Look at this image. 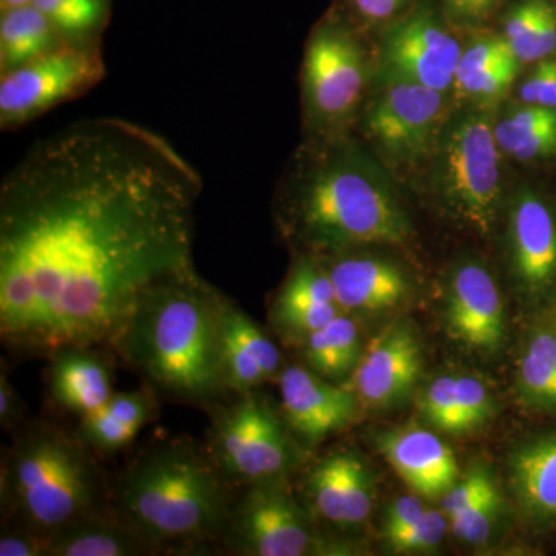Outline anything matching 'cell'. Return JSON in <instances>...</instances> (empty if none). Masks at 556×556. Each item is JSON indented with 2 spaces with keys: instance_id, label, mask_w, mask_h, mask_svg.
Masks as SVG:
<instances>
[{
  "instance_id": "6da1fadb",
  "label": "cell",
  "mask_w": 556,
  "mask_h": 556,
  "mask_svg": "<svg viewBox=\"0 0 556 556\" xmlns=\"http://www.w3.org/2000/svg\"><path fill=\"white\" fill-rule=\"evenodd\" d=\"M203 179L169 139L100 116L39 139L0 185V340L16 358L105 348L195 273Z\"/></svg>"
},
{
  "instance_id": "7a4b0ae2",
  "label": "cell",
  "mask_w": 556,
  "mask_h": 556,
  "mask_svg": "<svg viewBox=\"0 0 556 556\" xmlns=\"http://www.w3.org/2000/svg\"><path fill=\"white\" fill-rule=\"evenodd\" d=\"M237 489L204 442L156 438L110 475V507L155 555L222 554Z\"/></svg>"
},
{
  "instance_id": "3957f363",
  "label": "cell",
  "mask_w": 556,
  "mask_h": 556,
  "mask_svg": "<svg viewBox=\"0 0 556 556\" xmlns=\"http://www.w3.org/2000/svg\"><path fill=\"white\" fill-rule=\"evenodd\" d=\"M277 200L281 236L300 255L329 258L369 244H402L412 226L393 193L342 135L314 138Z\"/></svg>"
},
{
  "instance_id": "277c9868",
  "label": "cell",
  "mask_w": 556,
  "mask_h": 556,
  "mask_svg": "<svg viewBox=\"0 0 556 556\" xmlns=\"http://www.w3.org/2000/svg\"><path fill=\"white\" fill-rule=\"evenodd\" d=\"M225 294L199 273L152 289L110 343L160 399L203 409L225 401L222 325Z\"/></svg>"
},
{
  "instance_id": "5b68a950",
  "label": "cell",
  "mask_w": 556,
  "mask_h": 556,
  "mask_svg": "<svg viewBox=\"0 0 556 556\" xmlns=\"http://www.w3.org/2000/svg\"><path fill=\"white\" fill-rule=\"evenodd\" d=\"M3 526L40 535L110 507V473L76 430L28 419L11 433L0 467Z\"/></svg>"
},
{
  "instance_id": "8992f818",
  "label": "cell",
  "mask_w": 556,
  "mask_h": 556,
  "mask_svg": "<svg viewBox=\"0 0 556 556\" xmlns=\"http://www.w3.org/2000/svg\"><path fill=\"white\" fill-rule=\"evenodd\" d=\"M206 412L204 444L230 484L289 481L300 464L299 441L273 399L258 388L230 394Z\"/></svg>"
},
{
  "instance_id": "52a82bcc",
  "label": "cell",
  "mask_w": 556,
  "mask_h": 556,
  "mask_svg": "<svg viewBox=\"0 0 556 556\" xmlns=\"http://www.w3.org/2000/svg\"><path fill=\"white\" fill-rule=\"evenodd\" d=\"M367 79L357 36L342 17L329 14L311 33L302 67L305 119L316 138L342 135L354 115Z\"/></svg>"
},
{
  "instance_id": "ba28073f",
  "label": "cell",
  "mask_w": 556,
  "mask_h": 556,
  "mask_svg": "<svg viewBox=\"0 0 556 556\" xmlns=\"http://www.w3.org/2000/svg\"><path fill=\"white\" fill-rule=\"evenodd\" d=\"M495 126L471 113L445 130L438 159V186L453 217L481 236L495 228L501 199Z\"/></svg>"
},
{
  "instance_id": "9c48e42d",
  "label": "cell",
  "mask_w": 556,
  "mask_h": 556,
  "mask_svg": "<svg viewBox=\"0 0 556 556\" xmlns=\"http://www.w3.org/2000/svg\"><path fill=\"white\" fill-rule=\"evenodd\" d=\"M313 517L289 481L239 486L223 536L222 554L303 556L327 551Z\"/></svg>"
},
{
  "instance_id": "30bf717a",
  "label": "cell",
  "mask_w": 556,
  "mask_h": 556,
  "mask_svg": "<svg viewBox=\"0 0 556 556\" xmlns=\"http://www.w3.org/2000/svg\"><path fill=\"white\" fill-rule=\"evenodd\" d=\"M108 75L101 42H64L21 67L2 73L0 127L20 129L65 102L78 100Z\"/></svg>"
},
{
  "instance_id": "8fae6325",
  "label": "cell",
  "mask_w": 556,
  "mask_h": 556,
  "mask_svg": "<svg viewBox=\"0 0 556 556\" xmlns=\"http://www.w3.org/2000/svg\"><path fill=\"white\" fill-rule=\"evenodd\" d=\"M460 43L430 7L419 5L393 22L382 42L390 83H413L438 91L455 86Z\"/></svg>"
},
{
  "instance_id": "7c38bea8",
  "label": "cell",
  "mask_w": 556,
  "mask_h": 556,
  "mask_svg": "<svg viewBox=\"0 0 556 556\" xmlns=\"http://www.w3.org/2000/svg\"><path fill=\"white\" fill-rule=\"evenodd\" d=\"M444 108L442 91L394 80L369 104L364 127L388 159L405 163L426 153Z\"/></svg>"
},
{
  "instance_id": "4fadbf2b",
  "label": "cell",
  "mask_w": 556,
  "mask_h": 556,
  "mask_svg": "<svg viewBox=\"0 0 556 556\" xmlns=\"http://www.w3.org/2000/svg\"><path fill=\"white\" fill-rule=\"evenodd\" d=\"M281 402L288 427L306 447L353 426L361 402L351 388L321 378L308 367L289 365L278 376Z\"/></svg>"
},
{
  "instance_id": "5bb4252c",
  "label": "cell",
  "mask_w": 556,
  "mask_h": 556,
  "mask_svg": "<svg viewBox=\"0 0 556 556\" xmlns=\"http://www.w3.org/2000/svg\"><path fill=\"white\" fill-rule=\"evenodd\" d=\"M302 489L311 517L336 529H353L371 515L375 482L353 450L334 448L318 457L306 471Z\"/></svg>"
},
{
  "instance_id": "9a60e30c",
  "label": "cell",
  "mask_w": 556,
  "mask_h": 556,
  "mask_svg": "<svg viewBox=\"0 0 556 556\" xmlns=\"http://www.w3.org/2000/svg\"><path fill=\"white\" fill-rule=\"evenodd\" d=\"M422 371V350L407 321H394L372 339L351 378L362 407L390 408L412 393Z\"/></svg>"
},
{
  "instance_id": "2e32d148",
  "label": "cell",
  "mask_w": 556,
  "mask_h": 556,
  "mask_svg": "<svg viewBox=\"0 0 556 556\" xmlns=\"http://www.w3.org/2000/svg\"><path fill=\"white\" fill-rule=\"evenodd\" d=\"M445 317L453 338L473 350L492 353L506 339L500 289L492 274L478 263H466L453 274Z\"/></svg>"
},
{
  "instance_id": "e0dca14e",
  "label": "cell",
  "mask_w": 556,
  "mask_h": 556,
  "mask_svg": "<svg viewBox=\"0 0 556 556\" xmlns=\"http://www.w3.org/2000/svg\"><path fill=\"white\" fill-rule=\"evenodd\" d=\"M340 313L343 311L325 263L299 255L270 305V324L278 334L302 343Z\"/></svg>"
},
{
  "instance_id": "ac0fdd59",
  "label": "cell",
  "mask_w": 556,
  "mask_h": 556,
  "mask_svg": "<svg viewBox=\"0 0 556 556\" xmlns=\"http://www.w3.org/2000/svg\"><path fill=\"white\" fill-rule=\"evenodd\" d=\"M219 325L223 368L229 396L258 390L270 379L280 376L283 371L280 350L265 329L228 295L223 298Z\"/></svg>"
},
{
  "instance_id": "d6986e66",
  "label": "cell",
  "mask_w": 556,
  "mask_h": 556,
  "mask_svg": "<svg viewBox=\"0 0 556 556\" xmlns=\"http://www.w3.org/2000/svg\"><path fill=\"white\" fill-rule=\"evenodd\" d=\"M105 348H67L47 358V396L60 412L89 416L116 393L112 358Z\"/></svg>"
},
{
  "instance_id": "ffe728a7",
  "label": "cell",
  "mask_w": 556,
  "mask_h": 556,
  "mask_svg": "<svg viewBox=\"0 0 556 556\" xmlns=\"http://www.w3.org/2000/svg\"><path fill=\"white\" fill-rule=\"evenodd\" d=\"M515 274L526 292L541 295L556 280V217L530 190H522L510 212Z\"/></svg>"
},
{
  "instance_id": "44dd1931",
  "label": "cell",
  "mask_w": 556,
  "mask_h": 556,
  "mask_svg": "<svg viewBox=\"0 0 556 556\" xmlns=\"http://www.w3.org/2000/svg\"><path fill=\"white\" fill-rule=\"evenodd\" d=\"M379 450L399 477L424 497L444 496L459 479L452 450L437 434L408 427L378 438Z\"/></svg>"
},
{
  "instance_id": "7402d4cb",
  "label": "cell",
  "mask_w": 556,
  "mask_h": 556,
  "mask_svg": "<svg viewBox=\"0 0 556 556\" xmlns=\"http://www.w3.org/2000/svg\"><path fill=\"white\" fill-rule=\"evenodd\" d=\"M320 260L327 266L343 313H382L408 298L407 277L393 263L350 252Z\"/></svg>"
},
{
  "instance_id": "603a6c76",
  "label": "cell",
  "mask_w": 556,
  "mask_h": 556,
  "mask_svg": "<svg viewBox=\"0 0 556 556\" xmlns=\"http://www.w3.org/2000/svg\"><path fill=\"white\" fill-rule=\"evenodd\" d=\"M160 396L146 383L135 391L115 393L104 407L80 417L79 438L102 460L130 447L142 428L159 415Z\"/></svg>"
},
{
  "instance_id": "cb8c5ba5",
  "label": "cell",
  "mask_w": 556,
  "mask_h": 556,
  "mask_svg": "<svg viewBox=\"0 0 556 556\" xmlns=\"http://www.w3.org/2000/svg\"><path fill=\"white\" fill-rule=\"evenodd\" d=\"M508 481L521 514L532 525L556 522V434L527 442L511 453Z\"/></svg>"
},
{
  "instance_id": "d4e9b609",
  "label": "cell",
  "mask_w": 556,
  "mask_h": 556,
  "mask_svg": "<svg viewBox=\"0 0 556 556\" xmlns=\"http://www.w3.org/2000/svg\"><path fill=\"white\" fill-rule=\"evenodd\" d=\"M50 556H148L152 547L112 510L78 519L51 533Z\"/></svg>"
},
{
  "instance_id": "484cf974",
  "label": "cell",
  "mask_w": 556,
  "mask_h": 556,
  "mask_svg": "<svg viewBox=\"0 0 556 556\" xmlns=\"http://www.w3.org/2000/svg\"><path fill=\"white\" fill-rule=\"evenodd\" d=\"M519 64L503 36H484L463 50L455 87L471 100H500L517 78Z\"/></svg>"
},
{
  "instance_id": "4316f807",
  "label": "cell",
  "mask_w": 556,
  "mask_h": 556,
  "mask_svg": "<svg viewBox=\"0 0 556 556\" xmlns=\"http://www.w3.org/2000/svg\"><path fill=\"white\" fill-rule=\"evenodd\" d=\"M64 42L67 40L35 3L3 10L0 17V73L21 67Z\"/></svg>"
},
{
  "instance_id": "83f0119b",
  "label": "cell",
  "mask_w": 556,
  "mask_h": 556,
  "mask_svg": "<svg viewBox=\"0 0 556 556\" xmlns=\"http://www.w3.org/2000/svg\"><path fill=\"white\" fill-rule=\"evenodd\" d=\"M518 388L529 407L556 413V313L544 314L530 332Z\"/></svg>"
},
{
  "instance_id": "f1b7e54d",
  "label": "cell",
  "mask_w": 556,
  "mask_h": 556,
  "mask_svg": "<svg viewBox=\"0 0 556 556\" xmlns=\"http://www.w3.org/2000/svg\"><path fill=\"white\" fill-rule=\"evenodd\" d=\"M300 345L305 367L331 382L353 375L362 357L361 332L356 320L348 313H340Z\"/></svg>"
},
{
  "instance_id": "f546056e",
  "label": "cell",
  "mask_w": 556,
  "mask_h": 556,
  "mask_svg": "<svg viewBox=\"0 0 556 556\" xmlns=\"http://www.w3.org/2000/svg\"><path fill=\"white\" fill-rule=\"evenodd\" d=\"M503 38L521 64L547 60L556 50V10L547 0H521L508 11Z\"/></svg>"
},
{
  "instance_id": "4dcf8cb0",
  "label": "cell",
  "mask_w": 556,
  "mask_h": 556,
  "mask_svg": "<svg viewBox=\"0 0 556 556\" xmlns=\"http://www.w3.org/2000/svg\"><path fill=\"white\" fill-rule=\"evenodd\" d=\"M501 152L519 161L543 159L556 152V109L527 105L495 126Z\"/></svg>"
},
{
  "instance_id": "1f68e13d",
  "label": "cell",
  "mask_w": 556,
  "mask_h": 556,
  "mask_svg": "<svg viewBox=\"0 0 556 556\" xmlns=\"http://www.w3.org/2000/svg\"><path fill=\"white\" fill-rule=\"evenodd\" d=\"M67 42H101L113 0H33Z\"/></svg>"
},
{
  "instance_id": "d6a6232c",
  "label": "cell",
  "mask_w": 556,
  "mask_h": 556,
  "mask_svg": "<svg viewBox=\"0 0 556 556\" xmlns=\"http://www.w3.org/2000/svg\"><path fill=\"white\" fill-rule=\"evenodd\" d=\"M420 413L427 422L445 433H463L459 402H457L456 376L434 379L420 397Z\"/></svg>"
},
{
  "instance_id": "836d02e7",
  "label": "cell",
  "mask_w": 556,
  "mask_h": 556,
  "mask_svg": "<svg viewBox=\"0 0 556 556\" xmlns=\"http://www.w3.org/2000/svg\"><path fill=\"white\" fill-rule=\"evenodd\" d=\"M501 511L500 490L490 493L478 503L471 504L466 510L448 518L453 533L464 543L484 544L495 529Z\"/></svg>"
},
{
  "instance_id": "e575fe53",
  "label": "cell",
  "mask_w": 556,
  "mask_h": 556,
  "mask_svg": "<svg viewBox=\"0 0 556 556\" xmlns=\"http://www.w3.org/2000/svg\"><path fill=\"white\" fill-rule=\"evenodd\" d=\"M447 518L444 511L426 508L415 525L401 535L387 541V546L396 554H427L444 541Z\"/></svg>"
},
{
  "instance_id": "d590c367",
  "label": "cell",
  "mask_w": 556,
  "mask_h": 556,
  "mask_svg": "<svg viewBox=\"0 0 556 556\" xmlns=\"http://www.w3.org/2000/svg\"><path fill=\"white\" fill-rule=\"evenodd\" d=\"M497 486L490 471L482 466L470 468L463 478L459 477L455 485L442 496V511L448 518L455 517L459 511L466 510L471 504L496 492Z\"/></svg>"
},
{
  "instance_id": "8d00e7d4",
  "label": "cell",
  "mask_w": 556,
  "mask_h": 556,
  "mask_svg": "<svg viewBox=\"0 0 556 556\" xmlns=\"http://www.w3.org/2000/svg\"><path fill=\"white\" fill-rule=\"evenodd\" d=\"M456 390L463 433L481 427L493 413L492 396L484 383L471 376H456Z\"/></svg>"
},
{
  "instance_id": "74e56055",
  "label": "cell",
  "mask_w": 556,
  "mask_h": 556,
  "mask_svg": "<svg viewBox=\"0 0 556 556\" xmlns=\"http://www.w3.org/2000/svg\"><path fill=\"white\" fill-rule=\"evenodd\" d=\"M519 98L527 105L556 109V60L540 61L519 89Z\"/></svg>"
},
{
  "instance_id": "f35d334b",
  "label": "cell",
  "mask_w": 556,
  "mask_h": 556,
  "mask_svg": "<svg viewBox=\"0 0 556 556\" xmlns=\"http://www.w3.org/2000/svg\"><path fill=\"white\" fill-rule=\"evenodd\" d=\"M0 556H50L49 536L20 527L3 526Z\"/></svg>"
},
{
  "instance_id": "ab89813d",
  "label": "cell",
  "mask_w": 556,
  "mask_h": 556,
  "mask_svg": "<svg viewBox=\"0 0 556 556\" xmlns=\"http://www.w3.org/2000/svg\"><path fill=\"white\" fill-rule=\"evenodd\" d=\"M27 405L11 383L5 362L0 367V427L7 433H13L27 422Z\"/></svg>"
},
{
  "instance_id": "60d3db41",
  "label": "cell",
  "mask_w": 556,
  "mask_h": 556,
  "mask_svg": "<svg viewBox=\"0 0 556 556\" xmlns=\"http://www.w3.org/2000/svg\"><path fill=\"white\" fill-rule=\"evenodd\" d=\"M424 511H426V507H424L419 496L404 495L393 501L390 507L387 508L386 521H383V540H386V543L408 530L417 519L422 517Z\"/></svg>"
},
{
  "instance_id": "b9f144b4",
  "label": "cell",
  "mask_w": 556,
  "mask_h": 556,
  "mask_svg": "<svg viewBox=\"0 0 556 556\" xmlns=\"http://www.w3.org/2000/svg\"><path fill=\"white\" fill-rule=\"evenodd\" d=\"M408 0H346L348 9L357 20L367 24H380L394 20Z\"/></svg>"
},
{
  "instance_id": "7bdbcfd3",
  "label": "cell",
  "mask_w": 556,
  "mask_h": 556,
  "mask_svg": "<svg viewBox=\"0 0 556 556\" xmlns=\"http://www.w3.org/2000/svg\"><path fill=\"white\" fill-rule=\"evenodd\" d=\"M441 2L453 20L475 24V22L486 20L500 5L501 0H441Z\"/></svg>"
},
{
  "instance_id": "ee69618b",
  "label": "cell",
  "mask_w": 556,
  "mask_h": 556,
  "mask_svg": "<svg viewBox=\"0 0 556 556\" xmlns=\"http://www.w3.org/2000/svg\"><path fill=\"white\" fill-rule=\"evenodd\" d=\"M33 0H0V9L10 10L17 9V7L30 5Z\"/></svg>"
}]
</instances>
